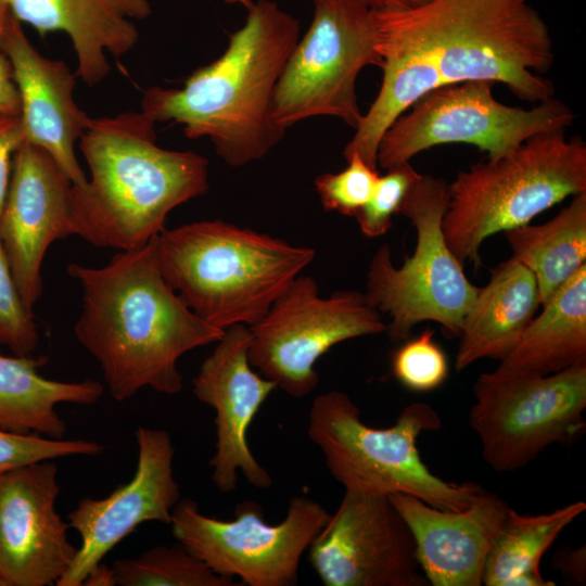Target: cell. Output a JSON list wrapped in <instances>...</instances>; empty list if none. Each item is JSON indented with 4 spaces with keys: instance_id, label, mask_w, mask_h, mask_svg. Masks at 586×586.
Instances as JSON below:
<instances>
[{
    "instance_id": "9c48e42d",
    "label": "cell",
    "mask_w": 586,
    "mask_h": 586,
    "mask_svg": "<svg viewBox=\"0 0 586 586\" xmlns=\"http://www.w3.org/2000/svg\"><path fill=\"white\" fill-rule=\"evenodd\" d=\"M382 64L374 11L358 0H314L311 24L275 88L273 122L286 129L309 117L332 116L355 130L364 116L357 77L365 67Z\"/></svg>"
},
{
    "instance_id": "ac0fdd59",
    "label": "cell",
    "mask_w": 586,
    "mask_h": 586,
    "mask_svg": "<svg viewBox=\"0 0 586 586\" xmlns=\"http://www.w3.org/2000/svg\"><path fill=\"white\" fill-rule=\"evenodd\" d=\"M72 186L43 149L24 142L16 150L0 214V241L20 296L31 310L42 292L47 250L74 234Z\"/></svg>"
},
{
    "instance_id": "484cf974",
    "label": "cell",
    "mask_w": 586,
    "mask_h": 586,
    "mask_svg": "<svg viewBox=\"0 0 586 586\" xmlns=\"http://www.w3.org/2000/svg\"><path fill=\"white\" fill-rule=\"evenodd\" d=\"M586 510L575 501L548 513L520 514L509 509L486 558V586H555L543 577L539 565L561 532Z\"/></svg>"
},
{
    "instance_id": "44dd1931",
    "label": "cell",
    "mask_w": 586,
    "mask_h": 586,
    "mask_svg": "<svg viewBox=\"0 0 586 586\" xmlns=\"http://www.w3.org/2000/svg\"><path fill=\"white\" fill-rule=\"evenodd\" d=\"M21 23L41 36L65 33L77 58L76 75L87 86L110 74L107 54L122 58L135 49L139 30L133 21L152 14L149 0H0Z\"/></svg>"
},
{
    "instance_id": "8d00e7d4",
    "label": "cell",
    "mask_w": 586,
    "mask_h": 586,
    "mask_svg": "<svg viewBox=\"0 0 586 586\" xmlns=\"http://www.w3.org/2000/svg\"><path fill=\"white\" fill-rule=\"evenodd\" d=\"M375 12L405 11L420 8L433 0H358Z\"/></svg>"
},
{
    "instance_id": "4fadbf2b",
    "label": "cell",
    "mask_w": 586,
    "mask_h": 586,
    "mask_svg": "<svg viewBox=\"0 0 586 586\" xmlns=\"http://www.w3.org/2000/svg\"><path fill=\"white\" fill-rule=\"evenodd\" d=\"M249 360L264 378L300 398L319 383L316 362L334 345L386 330L380 311L358 291L319 295L314 278L297 276L250 327Z\"/></svg>"
},
{
    "instance_id": "7a4b0ae2",
    "label": "cell",
    "mask_w": 586,
    "mask_h": 586,
    "mask_svg": "<svg viewBox=\"0 0 586 586\" xmlns=\"http://www.w3.org/2000/svg\"><path fill=\"white\" fill-rule=\"evenodd\" d=\"M225 52L198 68L181 88L144 91L141 112L154 123L180 124L188 138L207 137L228 165L266 156L285 130L271 117L281 72L300 39V22L271 0L247 9Z\"/></svg>"
},
{
    "instance_id": "3957f363",
    "label": "cell",
    "mask_w": 586,
    "mask_h": 586,
    "mask_svg": "<svg viewBox=\"0 0 586 586\" xmlns=\"http://www.w3.org/2000/svg\"><path fill=\"white\" fill-rule=\"evenodd\" d=\"M78 145L91 177L72 186L74 234L94 246H142L174 208L208 190V161L157 145L141 111L90 117Z\"/></svg>"
},
{
    "instance_id": "5bb4252c",
    "label": "cell",
    "mask_w": 586,
    "mask_h": 586,
    "mask_svg": "<svg viewBox=\"0 0 586 586\" xmlns=\"http://www.w3.org/2000/svg\"><path fill=\"white\" fill-rule=\"evenodd\" d=\"M307 556L324 586L430 585L408 525L383 494L345 488Z\"/></svg>"
},
{
    "instance_id": "52a82bcc",
    "label": "cell",
    "mask_w": 586,
    "mask_h": 586,
    "mask_svg": "<svg viewBox=\"0 0 586 586\" xmlns=\"http://www.w3.org/2000/svg\"><path fill=\"white\" fill-rule=\"evenodd\" d=\"M441 425L438 413L429 404L411 403L392 426L372 428L361 421L357 405L346 393L333 390L315 397L307 435L344 488L405 493L438 509L461 511L483 488L445 482L430 471L417 447L420 434Z\"/></svg>"
},
{
    "instance_id": "8992f818",
    "label": "cell",
    "mask_w": 586,
    "mask_h": 586,
    "mask_svg": "<svg viewBox=\"0 0 586 586\" xmlns=\"http://www.w3.org/2000/svg\"><path fill=\"white\" fill-rule=\"evenodd\" d=\"M586 192V145L565 130L542 132L510 153L479 162L448 184L442 228L461 265L480 267L491 235L531 222L568 196Z\"/></svg>"
},
{
    "instance_id": "7c38bea8",
    "label": "cell",
    "mask_w": 586,
    "mask_h": 586,
    "mask_svg": "<svg viewBox=\"0 0 586 586\" xmlns=\"http://www.w3.org/2000/svg\"><path fill=\"white\" fill-rule=\"evenodd\" d=\"M330 515L303 495L290 499L277 524L265 521L254 501L239 502L233 519L220 520L202 513L195 501L180 499L169 525L177 542L218 575L249 586H293L303 555Z\"/></svg>"
},
{
    "instance_id": "4dcf8cb0",
    "label": "cell",
    "mask_w": 586,
    "mask_h": 586,
    "mask_svg": "<svg viewBox=\"0 0 586 586\" xmlns=\"http://www.w3.org/2000/svg\"><path fill=\"white\" fill-rule=\"evenodd\" d=\"M103 450L104 446L95 441L51 438L0 428V473L63 457L97 456Z\"/></svg>"
},
{
    "instance_id": "6da1fadb",
    "label": "cell",
    "mask_w": 586,
    "mask_h": 586,
    "mask_svg": "<svg viewBox=\"0 0 586 586\" xmlns=\"http://www.w3.org/2000/svg\"><path fill=\"white\" fill-rule=\"evenodd\" d=\"M154 238L120 251L105 266L67 267L82 289L76 339L98 361L117 402L143 387L168 395L181 392L179 358L216 343L225 332L196 316L166 282Z\"/></svg>"
},
{
    "instance_id": "ffe728a7",
    "label": "cell",
    "mask_w": 586,
    "mask_h": 586,
    "mask_svg": "<svg viewBox=\"0 0 586 586\" xmlns=\"http://www.w3.org/2000/svg\"><path fill=\"white\" fill-rule=\"evenodd\" d=\"M408 525L422 573L433 586H481L493 542L510 509L483 489L461 511L443 510L405 493L387 495Z\"/></svg>"
},
{
    "instance_id": "8fae6325",
    "label": "cell",
    "mask_w": 586,
    "mask_h": 586,
    "mask_svg": "<svg viewBox=\"0 0 586 586\" xmlns=\"http://www.w3.org/2000/svg\"><path fill=\"white\" fill-rule=\"evenodd\" d=\"M493 81L467 80L438 87L418 100L383 135L377 162L383 169L409 163L430 148L464 143L504 156L528 138L565 130L575 119L570 106L550 97L532 109L511 106L493 95Z\"/></svg>"
},
{
    "instance_id": "d590c367",
    "label": "cell",
    "mask_w": 586,
    "mask_h": 586,
    "mask_svg": "<svg viewBox=\"0 0 586 586\" xmlns=\"http://www.w3.org/2000/svg\"><path fill=\"white\" fill-rule=\"evenodd\" d=\"M552 566L562 577L574 585H584L586 582V548L581 546L559 548L552 557Z\"/></svg>"
},
{
    "instance_id": "5b68a950",
    "label": "cell",
    "mask_w": 586,
    "mask_h": 586,
    "mask_svg": "<svg viewBox=\"0 0 586 586\" xmlns=\"http://www.w3.org/2000/svg\"><path fill=\"white\" fill-rule=\"evenodd\" d=\"M154 242L169 286L196 316L222 330L262 320L316 254L224 220L163 229Z\"/></svg>"
},
{
    "instance_id": "4316f807",
    "label": "cell",
    "mask_w": 586,
    "mask_h": 586,
    "mask_svg": "<svg viewBox=\"0 0 586 586\" xmlns=\"http://www.w3.org/2000/svg\"><path fill=\"white\" fill-rule=\"evenodd\" d=\"M380 55L381 88L343 151L345 158L357 153L373 168H378V148L385 131L424 94L444 86L438 71L425 59L393 51Z\"/></svg>"
},
{
    "instance_id": "ba28073f",
    "label": "cell",
    "mask_w": 586,
    "mask_h": 586,
    "mask_svg": "<svg viewBox=\"0 0 586 586\" xmlns=\"http://www.w3.org/2000/svg\"><path fill=\"white\" fill-rule=\"evenodd\" d=\"M447 204L448 183L421 175L400 209L416 230L412 255L396 267L384 243L370 260L364 294L369 305L390 316L385 331L392 342L405 341L423 321L437 322L448 337L458 336L479 292L446 242L442 221Z\"/></svg>"
},
{
    "instance_id": "83f0119b",
    "label": "cell",
    "mask_w": 586,
    "mask_h": 586,
    "mask_svg": "<svg viewBox=\"0 0 586 586\" xmlns=\"http://www.w3.org/2000/svg\"><path fill=\"white\" fill-rule=\"evenodd\" d=\"M119 586H237L218 575L179 543L155 546L137 558L116 560L112 566Z\"/></svg>"
},
{
    "instance_id": "ab89813d",
    "label": "cell",
    "mask_w": 586,
    "mask_h": 586,
    "mask_svg": "<svg viewBox=\"0 0 586 586\" xmlns=\"http://www.w3.org/2000/svg\"><path fill=\"white\" fill-rule=\"evenodd\" d=\"M0 586H5L4 583L0 578Z\"/></svg>"
},
{
    "instance_id": "cb8c5ba5",
    "label": "cell",
    "mask_w": 586,
    "mask_h": 586,
    "mask_svg": "<svg viewBox=\"0 0 586 586\" xmlns=\"http://www.w3.org/2000/svg\"><path fill=\"white\" fill-rule=\"evenodd\" d=\"M586 362V265L565 282L526 327L499 369L550 374Z\"/></svg>"
},
{
    "instance_id": "74e56055",
    "label": "cell",
    "mask_w": 586,
    "mask_h": 586,
    "mask_svg": "<svg viewBox=\"0 0 586 586\" xmlns=\"http://www.w3.org/2000/svg\"><path fill=\"white\" fill-rule=\"evenodd\" d=\"M85 586H114L116 585L114 571L102 562L94 566L82 582Z\"/></svg>"
},
{
    "instance_id": "d6986e66",
    "label": "cell",
    "mask_w": 586,
    "mask_h": 586,
    "mask_svg": "<svg viewBox=\"0 0 586 586\" xmlns=\"http://www.w3.org/2000/svg\"><path fill=\"white\" fill-rule=\"evenodd\" d=\"M0 48L10 62L21 100L25 142L47 151L73 184L87 181L75 145L88 116L76 103V73L60 60L43 56L29 41L22 23L8 15Z\"/></svg>"
},
{
    "instance_id": "603a6c76",
    "label": "cell",
    "mask_w": 586,
    "mask_h": 586,
    "mask_svg": "<svg viewBox=\"0 0 586 586\" xmlns=\"http://www.w3.org/2000/svg\"><path fill=\"white\" fill-rule=\"evenodd\" d=\"M43 357L5 356L0 353V428L20 434L63 438L64 420L59 404L92 405L103 394V385L91 379L64 382L38 372Z\"/></svg>"
},
{
    "instance_id": "d4e9b609",
    "label": "cell",
    "mask_w": 586,
    "mask_h": 586,
    "mask_svg": "<svg viewBox=\"0 0 586 586\" xmlns=\"http://www.w3.org/2000/svg\"><path fill=\"white\" fill-rule=\"evenodd\" d=\"M514 259L535 277L540 306L586 265V192L540 225L505 231Z\"/></svg>"
},
{
    "instance_id": "2e32d148",
    "label": "cell",
    "mask_w": 586,
    "mask_h": 586,
    "mask_svg": "<svg viewBox=\"0 0 586 586\" xmlns=\"http://www.w3.org/2000/svg\"><path fill=\"white\" fill-rule=\"evenodd\" d=\"M251 330L245 324L225 329L212 354L192 381L193 394L215 411L216 444L209 461L217 489H235L239 472L254 487L267 489L272 476L252 454L247 431L276 383L250 364Z\"/></svg>"
},
{
    "instance_id": "1f68e13d",
    "label": "cell",
    "mask_w": 586,
    "mask_h": 586,
    "mask_svg": "<svg viewBox=\"0 0 586 586\" xmlns=\"http://www.w3.org/2000/svg\"><path fill=\"white\" fill-rule=\"evenodd\" d=\"M386 170L380 176L370 200L355 216L361 233L368 238H378L388 231L393 217L400 214L409 190L421 177L410 162Z\"/></svg>"
},
{
    "instance_id": "e0dca14e",
    "label": "cell",
    "mask_w": 586,
    "mask_h": 586,
    "mask_svg": "<svg viewBox=\"0 0 586 586\" xmlns=\"http://www.w3.org/2000/svg\"><path fill=\"white\" fill-rule=\"evenodd\" d=\"M53 460L0 473V578L5 586H50L77 551L68 522L56 510Z\"/></svg>"
},
{
    "instance_id": "e575fe53",
    "label": "cell",
    "mask_w": 586,
    "mask_h": 586,
    "mask_svg": "<svg viewBox=\"0 0 586 586\" xmlns=\"http://www.w3.org/2000/svg\"><path fill=\"white\" fill-rule=\"evenodd\" d=\"M9 15L5 4L0 1V42ZM21 100L14 81L11 65L0 48V114L20 115Z\"/></svg>"
},
{
    "instance_id": "836d02e7",
    "label": "cell",
    "mask_w": 586,
    "mask_h": 586,
    "mask_svg": "<svg viewBox=\"0 0 586 586\" xmlns=\"http://www.w3.org/2000/svg\"><path fill=\"white\" fill-rule=\"evenodd\" d=\"M24 142L20 115L0 114V214L9 189L13 156Z\"/></svg>"
},
{
    "instance_id": "f1b7e54d",
    "label": "cell",
    "mask_w": 586,
    "mask_h": 586,
    "mask_svg": "<svg viewBox=\"0 0 586 586\" xmlns=\"http://www.w3.org/2000/svg\"><path fill=\"white\" fill-rule=\"evenodd\" d=\"M394 378L413 392H430L447 379L449 367L445 352L433 339V331L424 330L413 339H406L391 357Z\"/></svg>"
},
{
    "instance_id": "d6a6232c",
    "label": "cell",
    "mask_w": 586,
    "mask_h": 586,
    "mask_svg": "<svg viewBox=\"0 0 586 586\" xmlns=\"http://www.w3.org/2000/svg\"><path fill=\"white\" fill-rule=\"evenodd\" d=\"M39 340L37 324L23 302L0 241V344L14 355L29 356Z\"/></svg>"
},
{
    "instance_id": "277c9868",
    "label": "cell",
    "mask_w": 586,
    "mask_h": 586,
    "mask_svg": "<svg viewBox=\"0 0 586 586\" xmlns=\"http://www.w3.org/2000/svg\"><path fill=\"white\" fill-rule=\"evenodd\" d=\"M377 50L428 60L443 85L500 82L519 99L553 97L544 77L555 61L549 28L530 0H433L405 11L375 12Z\"/></svg>"
},
{
    "instance_id": "9a60e30c",
    "label": "cell",
    "mask_w": 586,
    "mask_h": 586,
    "mask_svg": "<svg viewBox=\"0 0 586 586\" xmlns=\"http://www.w3.org/2000/svg\"><path fill=\"white\" fill-rule=\"evenodd\" d=\"M135 437L138 461L132 479L104 498H82L67 515L81 544L56 586H81L89 572L142 523L170 524L180 500L171 437L165 430L146 426H138Z\"/></svg>"
},
{
    "instance_id": "30bf717a",
    "label": "cell",
    "mask_w": 586,
    "mask_h": 586,
    "mask_svg": "<svg viewBox=\"0 0 586 586\" xmlns=\"http://www.w3.org/2000/svg\"><path fill=\"white\" fill-rule=\"evenodd\" d=\"M469 423L496 472L521 469L585 430L586 362L550 374L497 368L477 377Z\"/></svg>"
},
{
    "instance_id": "f546056e",
    "label": "cell",
    "mask_w": 586,
    "mask_h": 586,
    "mask_svg": "<svg viewBox=\"0 0 586 586\" xmlns=\"http://www.w3.org/2000/svg\"><path fill=\"white\" fill-rule=\"evenodd\" d=\"M346 161L343 170L318 176L315 188L326 211L355 217L372 196L380 175L357 153Z\"/></svg>"
},
{
    "instance_id": "f35d334b",
    "label": "cell",
    "mask_w": 586,
    "mask_h": 586,
    "mask_svg": "<svg viewBox=\"0 0 586 586\" xmlns=\"http://www.w3.org/2000/svg\"><path fill=\"white\" fill-rule=\"evenodd\" d=\"M227 4H239L244 7L245 9H249L252 4V0H222Z\"/></svg>"
},
{
    "instance_id": "7402d4cb",
    "label": "cell",
    "mask_w": 586,
    "mask_h": 586,
    "mask_svg": "<svg viewBox=\"0 0 586 586\" xmlns=\"http://www.w3.org/2000/svg\"><path fill=\"white\" fill-rule=\"evenodd\" d=\"M540 306L532 271L510 257L479 288L459 333L457 372L483 358L502 359L519 342Z\"/></svg>"
}]
</instances>
